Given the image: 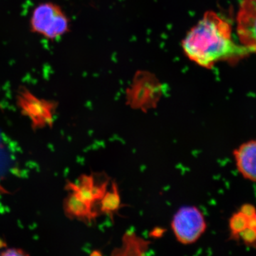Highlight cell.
<instances>
[{
	"mask_svg": "<svg viewBox=\"0 0 256 256\" xmlns=\"http://www.w3.org/2000/svg\"><path fill=\"white\" fill-rule=\"evenodd\" d=\"M182 46L192 62L206 68L220 60H234L250 52L234 43L230 25L214 12H207L188 32Z\"/></svg>",
	"mask_w": 256,
	"mask_h": 256,
	"instance_id": "cell-1",
	"label": "cell"
},
{
	"mask_svg": "<svg viewBox=\"0 0 256 256\" xmlns=\"http://www.w3.org/2000/svg\"><path fill=\"white\" fill-rule=\"evenodd\" d=\"M171 228L178 242L182 245H192L198 242L206 232V217L198 207H181L172 220Z\"/></svg>",
	"mask_w": 256,
	"mask_h": 256,
	"instance_id": "cell-2",
	"label": "cell"
},
{
	"mask_svg": "<svg viewBox=\"0 0 256 256\" xmlns=\"http://www.w3.org/2000/svg\"><path fill=\"white\" fill-rule=\"evenodd\" d=\"M31 28L48 40H56L69 30L68 16L58 5L43 3L34 10L31 18Z\"/></svg>",
	"mask_w": 256,
	"mask_h": 256,
	"instance_id": "cell-3",
	"label": "cell"
},
{
	"mask_svg": "<svg viewBox=\"0 0 256 256\" xmlns=\"http://www.w3.org/2000/svg\"><path fill=\"white\" fill-rule=\"evenodd\" d=\"M162 92V86L154 76L141 72L126 92L127 104L131 108L146 112L156 108Z\"/></svg>",
	"mask_w": 256,
	"mask_h": 256,
	"instance_id": "cell-4",
	"label": "cell"
},
{
	"mask_svg": "<svg viewBox=\"0 0 256 256\" xmlns=\"http://www.w3.org/2000/svg\"><path fill=\"white\" fill-rule=\"evenodd\" d=\"M18 102L22 114L31 120L34 130L46 127L52 128L57 107L56 102L40 100L26 90L18 92Z\"/></svg>",
	"mask_w": 256,
	"mask_h": 256,
	"instance_id": "cell-5",
	"label": "cell"
},
{
	"mask_svg": "<svg viewBox=\"0 0 256 256\" xmlns=\"http://www.w3.org/2000/svg\"><path fill=\"white\" fill-rule=\"evenodd\" d=\"M109 180L107 176L100 174L80 175L77 183L68 182L65 188L72 192L79 198L94 206L96 202L100 201L106 192L108 190Z\"/></svg>",
	"mask_w": 256,
	"mask_h": 256,
	"instance_id": "cell-6",
	"label": "cell"
},
{
	"mask_svg": "<svg viewBox=\"0 0 256 256\" xmlns=\"http://www.w3.org/2000/svg\"><path fill=\"white\" fill-rule=\"evenodd\" d=\"M237 32L242 44L256 52V0H242L237 16Z\"/></svg>",
	"mask_w": 256,
	"mask_h": 256,
	"instance_id": "cell-7",
	"label": "cell"
},
{
	"mask_svg": "<svg viewBox=\"0 0 256 256\" xmlns=\"http://www.w3.org/2000/svg\"><path fill=\"white\" fill-rule=\"evenodd\" d=\"M238 172L252 182H256V140L242 143L234 151Z\"/></svg>",
	"mask_w": 256,
	"mask_h": 256,
	"instance_id": "cell-8",
	"label": "cell"
},
{
	"mask_svg": "<svg viewBox=\"0 0 256 256\" xmlns=\"http://www.w3.org/2000/svg\"><path fill=\"white\" fill-rule=\"evenodd\" d=\"M94 206L79 198L74 192H69L63 202L64 212L67 218L92 224L98 216Z\"/></svg>",
	"mask_w": 256,
	"mask_h": 256,
	"instance_id": "cell-9",
	"label": "cell"
},
{
	"mask_svg": "<svg viewBox=\"0 0 256 256\" xmlns=\"http://www.w3.org/2000/svg\"><path fill=\"white\" fill-rule=\"evenodd\" d=\"M151 242L140 236L132 230H128L122 237L121 246L112 252L116 256H142L149 252Z\"/></svg>",
	"mask_w": 256,
	"mask_h": 256,
	"instance_id": "cell-10",
	"label": "cell"
},
{
	"mask_svg": "<svg viewBox=\"0 0 256 256\" xmlns=\"http://www.w3.org/2000/svg\"><path fill=\"white\" fill-rule=\"evenodd\" d=\"M100 210L104 214L112 216L116 214L122 206L120 194L118 186L116 182L111 183L110 188L107 190L100 201Z\"/></svg>",
	"mask_w": 256,
	"mask_h": 256,
	"instance_id": "cell-11",
	"label": "cell"
},
{
	"mask_svg": "<svg viewBox=\"0 0 256 256\" xmlns=\"http://www.w3.org/2000/svg\"><path fill=\"white\" fill-rule=\"evenodd\" d=\"M28 252H24L22 249L20 248H9L0 252L2 256H28Z\"/></svg>",
	"mask_w": 256,
	"mask_h": 256,
	"instance_id": "cell-12",
	"label": "cell"
},
{
	"mask_svg": "<svg viewBox=\"0 0 256 256\" xmlns=\"http://www.w3.org/2000/svg\"><path fill=\"white\" fill-rule=\"evenodd\" d=\"M165 229L162 227H156L150 232V236L152 238H160L164 236Z\"/></svg>",
	"mask_w": 256,
	"mask_h": 256,
	"instance_id": "cell-13",
	"label": "cell"
},
{
	"mask_svg": "<svg viewBox=\"0 0 256 256\" xmlns=\"http://www.w3.org/2000/svg\"><path fill=\"white\" fill-rule=\"evenodd\" d=\"M6 246V242H5L4 240H2V239H0V248H2Z\"/></svg>",
	"mask_w": 256,
	"mask_h": 256,
	"instance_id": "cell-14",
	"label": "cell"
},
{
	"mask_svg": "<svg viewBox=\"0 0 256 256\" xmlns=\"http://www.w3.org/2000/svg\"><path fill=\"white\" fill-rule=\"evenodd\" d=\"M8 194L9 192L6 191V190H4V188H2V186L0 185V194Z\"/></svg>",
	"mask_w": 256,
	"mask_h": 256,
	"instance_id": "cell-15",
	"label": "cell"
},
{
	"mask_svg": "<svg viewBox=\"0 0 256 256\" xmlns=\"http://www.w3.org/2000/svg\"><path fill=\"white\" fill-rule=\"evenodd\" d=\"M90 255H92V256H95V255L101 256V255H102V254H101V252H92V254H90Z\"/></svg>",
	"mask_w": 256,
	"mask_h": 256,
	"instance_id": "cell-16",
	"label": "cell"
}]
</instances>
